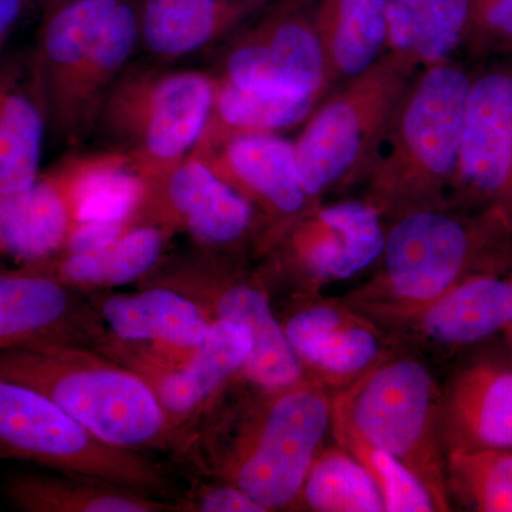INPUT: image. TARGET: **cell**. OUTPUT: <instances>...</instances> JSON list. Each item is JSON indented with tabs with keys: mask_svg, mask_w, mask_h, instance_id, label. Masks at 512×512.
Instances as JSON below:
<instances>
[{
	"mask_svg": "<svg viewBox=\"0 0 512 512\" xmlns=\"http://www.w3.org/2000/svg\"><path fill=\"white\" fill-rule=\"evenodd\" d=\"M109 330L89 296L36 266L0 274V350L82 346L99 350Z\"/></svg>",
	"mask_w": 512,
	"mask_h": 512,
	"instance_id": "16",
	"label": "cell"
},
{
	"mask_svg": "<svg viewBox=\"0 0 512 512\" xmlns=\"http://www.w3.org/2000/svg\"><path fill=\"white\" fill-rule=\"evenodd\" d=\"M76 2H82V0H36L37 5L42 9L43 16Z\"/></svg>",
	"mask_w": 512,
	"mask_h": 512,
	"instance_id": "37",
	"label": "cell"
},
{
	"mask_svg": "<svg viewBox=\"0 0 512 512\" xmlns=\"http://www.w3.org/2000/svg\"><path fill=\"white\" fill-rule=\"evenodd\" d=\"M386 221L365 198L320 202L302 215L264 255L268 271L285 275L305 295L348 281L375 265Z\"/></svg>",
	"mask_w": 512,
	"mask_h": 512,
	"instance_id": "11",
	"label": "cell"
},
{
	"mask_svg": "<svg viewBox=\"0 0 512 512\" xmlns=\"http://www.w3.org/2000/svg\"><path fill=\"white\" fill-rule=\"evenodd\" d=\"M244 252L198 248L161 258L140 286H164L188 296L211 322L231 320L251 330V356L241 375L259 390H278L305 379L301 360L276 318L262 276L244 268Z\"/></svg>",
	"mask_w": 512,
	"mask_h": 512,
	"instance_id": "9",
	"label": "cell"
},
{
	"mask_svg": "<svg viewBox=\"0 0 512 512\" xmlns=\"http://www.w3.org/2000/svg\"><path fill=\"white\" fill-rule=\"evenodd\" d=\"M252 346L254 340L247 326L214 320L204 342L183 366L171 365L163 353L144 348L143 343L124 342L111 333L99 352L143 377L174 426L192 439L195 421L229 380L241 375Z\"/></svg>",
	"mask_w": 512,
	"mask_h": 512,
	"instance_id": "13",
	"label": "cell"
},
{
	"mask_svg": "<svg viewBox=\"0 0 512 512\" xmlns=\"http://www.w3.org/2000/svg\"><path fill=\"white\" fill-rule=\"evenodd\" d=\"M214 92L211 73L130 63L107 93L93 134L124 154L146 184L154 183L197 146Z\"/></svg>",
	"mask_w": 512,
	"mask_h": 512,
	"instance_id": "5",
	"label": "cell"
},
{
	"mask_svg": "<svg viewBox=\"0 0 512 512\" xmlns=\"http://www.w3.org/2000/svg\"><path fill=\"white\" fill-rule=\"evenodd\" d=\"M419 67L387 52L330 90L293 141L303 190L313 204L365 184L396 111Z\"/></svg>",
	"mask_w": 512,
	"mask_h": 512,
	"instance_id": "6",
	"label": "cell"
},
{
	"mask_svg": "<svg viewBox=\"0 0 512 512\" xmlns=\"http://www.w3.org/2000/svg\"><path fill=\"white\" fill-rule=\"evenodd\" d=\"M316 512H382V494L366 468L342 447L320 450L299 493L298 505Z\"/></svg>",
	"mask_w": 512,
	"mask_h": 512,
	"instance_id": "30",
	"label": "cell"
},
{
	"mask_svg": "<svg viewBox=\"0 0 512 512\" xmlns=\"http://www.w3.org/2000/svg\"><path fill=\"white\" fill-rule=\"evenodd\" d=\"M181 511L192 512H268L251 495L229 483L198 488L180 500Z\"/></svg>",
	"mask_w": 512,
	"mask_h": 512,
	"instance_id": "34",
	"label": "cell"
},
{
	"mask_svg": "<svg viewBox=\"0 0 512 512\" xmlns=\"http://www.w3.org/2000/svg\"><path fill=\"white\" fill-rule=\"evenodd\" d=\"M12 507L25 512H177L180 500L74 474H12L3 483Z\"/></svg>",
	"mask_w": 512,
	"mask_h": 512,
	"instance_id": "25",
	"label": "cell"
},
{
	"mask_svg": "<svg viewBox=\"0 0 512 512\" xmlns=\"http://www.w3.org/2000/svg\"><path fill=\"white\" fill-rule=\"evenodd\" d=\"M448 493L474 511L512 512V450L446 453Z\"/></svg>",
	"mask_w": 512,
	"mask_h": 512,
	"instance_id": "32",
	"label": "cell"
},
{
	"mask_svg": "<svg viewBox=\"0 0 512 512\" xmlns=\"http://www.w3.org/2000/svg\"><path fill=\"white\" fill-rule=\"evenodd\" d=\"M29 0H0V56L6 42L18 26Z\"/></svg>",
	"mask_w": 512,
	"mask_h": 512,
	"instance_id": "36",
	"label": "cell"
},
{
	"mask_svg": "<svg viewBox=\"0 0 512 512\" xmlns=\"http://www.w3.org/2000/svg\"><path fill=\"white\" fill-rule=\"evenodd\" d=\"M282 326L306 376L326 387L345 389L389 357L380 326L345 301L308 302Z\"/></svg>",
	"mask_w": 512,
	"mask_h": 512,
	"instance_id": "17",
	"label": "cell"
},
{
	"mask_svg": "<svg viewBox=\"0 0 512 512\" xmlns=\"http://www.w3.org/2000/svg\"><path fill=\"white\" fill-rule=\"evenodd\" d=\"M362 313L407 339L443 348L473 345L512 325V272L468 279L419 308Z\"/></svg>",
	"mask_w": 512,
	"mask_h": 512,
	"instance_id": "18",
	"label": "cell"
},
{
	"mask_svg": "<svg viewBox=\"0 0 512 512\" xmlns=\"http://www.w3.org/2000/svg\"><path fill=\"white\" fill-rule=\"evenodd\" d=\"M474 0H392L387 52L419 69L454 59L466 43Z\"/></svg>",
	"mask_w": 512,
	"mask_h": 512,
	"instance_id": "28",
	"label": "cell"
},
{
	"mask_svg": "<svg viewBox=\"0 0 512 512\" xmlns=\"http://www.w3.org/2000/svg\"><path fill=\"white\" fill-rule=\"evenodd\" d=\"M170 237L153 225H138L107 247L82 254H62L32 264L64 285L99 291L140 281L156 268Z\"/></svg>",
	"mask_w": 512,
	"mask_h": 512,
	"instance_id": "29",
	"label": "cell"
},
{
	"mask_svg": "<svg viewBox=\"0 0 512 512\" xmlns=\"http://www.w3.org/2000/svg\"><path fill=\"white\" fill-rule=\"evenodd\" d=\"M0 458L175 500L173 481L153 457L100 440L42 393L6 379H0Z\"/></svg>",
	"mask_w": 512,
	"mask_h": 512,
	"instance_id": "8",
	"label": "cell"
},
{
	"mask_svg": "<svg viewBox=\"0 0 512 512\" xmlns=\"http://www.w3.org/2000/svg\"><path fill=\"white\" fill-rule=\"evenodd\" d=\"M473 72L456 59L423 67L394 111L365 181V200L393 221L451 207Z\"/></svg>",
	"mask_w": 512,
	"mask_h": 512,
	"instance_id": "3",
	"label": "cell"
},
{
	"mask_svg": "<svg viewBox=\"0 0 512 512\" xmlns=\"http://www.w3.org/2000/svg\"><path fill=\"white\" fill-rule=\"evenodd\" d=\"M0 379L42 393L94 436L130 450H191L156 392L138 373L96 349L37 346L0 350Z\"/></svg>",
	"mask_w": 512,
	"mask_h": 512,
	"instance_id": "4",
	"label": "cell"
},
{
	"mask_svg": "<svg viewBox=\"0 0 512 512\" xmlns=\"http://www.w3.org/2000/svg\"><path fill=\"white\" fill-rule=\"evenodd\" d=\"M333 402L367 440L426 485L437 511L451 510L440 433L443 396L423 363L387 357L335 394Z\"/></svg>",
	"mask_w": 512,
	"mask_h": 512,
	"instance_id": "7",
	"label": "cell"
},
{
	"mask_svg": "<svg viewBox=\"0 0 512 512\" xmlns=\"http://www.w3.org/2000/svg\"><path fill=\"white\" fill-rule=\"evenodd\" d=\"M504 336L507 338L508 342H510L511 349H512V325L508 326L507 329L504 330Z\"/></svg>",
	"mask_w": 512,
	"mask_h": 512,
	"instance_id": "38",
	"label": "cell"
},
{
	"mask_svg": "<svg viewBox=\"0 0 512 512\" xmlns=\"http://www.w3.org/2000/svg\"><path fill=\"white\" fill-rule=\"evenodd\" d=\"M463 49L476 57L512 56V0H474Z\"/></svg>",
	"mask_w": 512,
	"mask_h": 512,
	"instance_id": "33",
	"label": "cell"
},
{
	"mask_svg": "<svg viewBox=\"0 0 512 512\" xmlns=\"http://www.w3.org/2000/svg\"><path fill=\"white\" fill-rule=\"evenodd\" d=\"M100 154L67 158L26 190L0 195V251L25 265L60 254L74 229V192Z\"/></svg>",
	"mask_w": 512,
	"mask_h": 512,
	"instance_id": "20",
	"label": "cell"
},
{
	"mask_svg": "<svg viewBox=\"0 0 512 512\" xmlns=\"http://www.w3.org/2000/svg\"><path fill=\"white\" fill-rule=\"evenodd\" d=\"M377 262L345 302L360 312L419 308L468 279L512 272V217L501 208L412 212L386 225Z\"/></svg>",
	"mask_w": 512,
	"mask_h": 512,
	"instance_id": "1",
	"label": "cell"
},
{
	"mask_svg": "<svg viewBox=\"0 0 512 512\" xmlns=\"http://www.w3.org/2000/svg\"><path fill=\"white\" fill-rule=\"evenodd\" d=\"M46 131L32 55L0 56V195L26 190L39 178Z\"/></svg>",
	"mask_w": 512,
	"mask_h": 512,
	"instance_id": "24",
	"label": "cell"
},
{
	"mask_svg": "<svg viewBox=\"0 0 512 512\" xmlns=\"http://www.w3.org/2000/svg\"><path fill=\"white\" fill-rule=\"evenodd\" d=\"M440 433L446 453L512 450V369L480 362L463 370L443 397Z\"/></svg>",
	"mask_w": 512,
	"mask_h": 512,
	"instance_id": "23",
	"label": "cell"
},
{
	"mask_svg": "<svg viewBox=\"0 0 512 512\" xmlns=\"http://www.w3.org/2000/svg\"><path fill=\"white\" fill-rule=\"evenodd\" d=\"M316 3L272 0L212 50L211 76L251 92L325 99L330 90Z\"/></svg>",
	"mask_w": 512,
	"mask_h": 512,
	"instance_id": "10",
	"label": "cell"
},
{
	"mask_svg": "<svg viewBox=\"0 0 512 512\" xmlns=\"http://www.w3.org/2000/svg\"><path fill=\"white\" fill-rule=\"evenodd\" d=\"M332 431L336 444L355 457L372 476L387 512H430L437 505L426 485L392 454L375 446L353 426L333 402Z\"/></svg>",
	"mask_w": 512,
	"mask_h": 512,
	"instance_id": "31",
	"label": "cell"
},
{
	"mask_svg": "<svg viewBox=\"0 0 512 512\" xmlns=\"http://www.w3.org/2000/svg\"><path fill=\"white\" fill-rule=\"evenodd\" d=\"M134 225H153L168 237L187 232L198 247L254 252L258 215L200 158L187 157L161 180L147 184Z\"/></svg>",
	"mask_w": 512,
	"mask_h": 512,
	"instance_id": "12",
	"label": "cell"
},
{
	"mask_svg": "<svg viewBox=\"0 0 512 512\" xmlns=\"http://www.w3.org/2000/svg\"><path fill=\"white\" fill-rule=\"evenodd\" d=\"M333 396L309 376L284 389L261 390L201 439L198 461L266 511L296 507L332 429Z\"/></svg>",
	"mask_w": 512,
	"mask_h": 512,
	"instance_id": "2",
	"label": "cell"
},
{
	"mask_svg": "<svg viewBox=\"0 0 512 512\" xmlns=\"http://www.w3.org/2000/svg\"><path fill=\"white\" fill-rule=\"evenodd\" d=\"M272 0H140L138 49L173 64L214 50Z\"/></svg>",
	"mask_w": 512,
	"mask_h": 512,
	"instance_id": "21",
	"label": "cell"
},
{
	"mask_svg": "<svg viewBox=\"0 0 512 512\" xmlns=\"http://www.w3.org/2000/svg\"><path fill=\"white\" fill-rule=\"evenodd\" d=\"M200 160L254 208L259 221L255 255H264L318 205L303 190L293 141L279 134L232 137Z\"/></svg>",
	"mask_w": 512,
	"mask_h": 512,
	"instance_id": "15",
	"label": "cell"
},
{
	"mask_svg": "<svg viewBox=\"0 0 512 512\" xmlns=\"http://www.w3.org/2000/svg\"><path fill=\"white\" fill-rule=\"evenodd\" d=\"M136 293L93 291L90 302L107 330L124 342L192 353L204 342L211 319L198 303L164 286Z\"/></svg>",
	"mask_w": 512,
	"mask_h": 512,
	"instance_id": "22",
	"label": "cell"
},
{
	"mask_svg": "<svg viewBox=\"0 0 512 512\" xmlns=\"http://www.w3.org/2000/svg\"><path fill=\"white\" fill-rule=\"evenodd\" d=\"M134 228L133 220L90 222L74 228L60 254H82L107 247Z\"/></svg>",
	"mask_w": 512,
	"mask_h": 512,
	"instance_id": "35",
	"label": "cell"
},
{
	"mask_svg": "<svg viewBox=\"0 0 512 512\" xmlns=\"http://www.w3.org/2000/svg\"><path fill=\"white\" fill-rule=\"evenodd\" d=\"M451 207L512 217V59L473 73Z\"/></svg>",
	"mask_w": 512,
	"mask_h": 512,
	"instance_id": "14",
	"label": "cell"
},
{
	"mask_svg": "<svg viewBox=\"0 0 512 512\" xmlns=\"http://www.w3.org/2000/svg\"><path fill=\"white\" fill-rule=\"evenodd\" d=\"M390 3L392 0H318L316 26L329 90L386 55Z\"/></svg>",
	"mask_w": 512,
	"mask_h": 512,
	"instance_id": "26",
	"label": "cell"
},
{
	"mask_svg": "<svg viewBox=\"0 0 512 512\" xmlns=\"http://www.w3.org/2000/svg\"><path fill=\"white\" fill-rule=\"evenodd\" d=\"M214 100L207 124L190 156L204 158L232 137L279 134L302 126L323 99L239 89L215 80Z\"/></svg>",
	"mask_w": 512,
	"mask_h": 512,
	"instance_id": "27",
	"label": "cell"
},
{
	"mask_svg": "<svg viewBox=\"0 0 512 512\" xmlns=\"http://www.w3.org/2000/svg\"><path fill=\"white\" fill-rule=\"evenodd\" d=\"M140 39V0H120L63 92L46 111L47 131L77 147L92 136L107 93L131 63Z\"/></svg>",
	"mask_w": 512,
	"mask_h": 512,
	"instance_id": "19",
	"label": "cell"
}]
</instances>
